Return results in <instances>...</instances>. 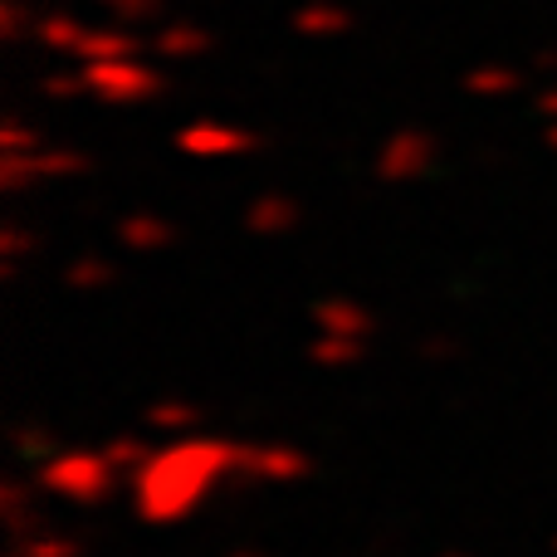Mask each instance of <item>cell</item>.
I'll return each instance as SVG.
<instances>
[{
    "mask_svg": "<svg viewBox=\"0 0 557 557\" xmlns=\"http://www.w3.org/2000/svg\"><path fill=\"white\" fill-rule=\"evenodd\" d=\"M88 78V94L98 103H113V108H137L147 98H157L166 88L162 69L143 64V59H103V64H84Z\"/></svg>",
    "mask_w": 557,
    "mask_h": 557,
    "instance_id": "3957f363",
    "label": "cell"
},
{
    "mask_svg": "<svg viewBox=\"0 0 557 557\" xmlns=\"http://www.w3.org/2000/svg\"><path fill=\"white\" fill-rule=\"evenodd\" d=\"M533 69H539V74H557V49H539V54H533Z\"/></svg>",
    "mask_w": 557,
    "mask_h": 557,
    "instance_id": "f546056e",
    "label": "cell"
},
{
    "mask_svg": "<svg viewBox=\"0 0 557 557\" xmlns=\"http://www.w3.org/2000/svg\"><path fill=\"white\" fill-rule=\"evenodd\" d=\"M117 470L103 450H54L49 460L35 465V484L39 494L49 499H64V504H78V509H98L117 494Z\"/></svg>",
    "mask_w": 557,
    "mask_h": 557,
    "instance_id": "7a4b0ae2",
    "label": "cell"
},
{
    "mask_svg": "<svg viewBox=\"0 0 557 557\" xmlns=\"http://www.w3.org/2000/svg\"><path fill=\"white\" fill-rule=\"evenodd\" d=\"M543 143H548V152L557 157V123H548V133H543Z\"/></svg>",
    "mask_w": 557,
    "mask_h": 557,
    "instance_id": "4dcf8cb0",
    "label": "cell"
},
{
    "mask_svg": "<svg viewBox=\"0 0 557 557\" xmlns=\"http://www.w3.org/2000/svg\"><path fill=\"white\" fill-rule=\"evenodd\" d=\"M450 352H455L450 337H425L421 343V357H450Z\"/></svg>",
    "mask_w": 557,
    "mask_h": 557,
    "instance_id": "f1b7e54d",
    "label": "cell"
},
{
    "mask_svg": "<svg viewBox=\"0 0 557 557\" xmlns=\"http://www.w3.org/2000/svg\"><path fill=\"white\" fill-rule=\"evenodd\" d=\"M113 278H117V264L103 260V255H78L64 270V284L74 288V294H98V288H108Z\"/></svg>",
    "mask_w": 557,
    "mask_h": 557,
    "instance_id": "d6986e66",
    "label": "cell"
},
{
    "mask_svg": "<svg viewBox=\"0 0 557 557\" xmlns=\"http://www.w3.org/2000/svg\"><path fill=\"white\" fill-rule=\"evenodd\" d=\"M313 474V455L298 445H245L240 460V490H284Z\"/></svg>",
    "mask_w": 557,
    "mask_h": 557,
    "instance_id": "8992f818",
    "label": "cell"
},
{
    "mask_svg": "<svg viewBox=\"0 0 557 557\" xmlns=\"http://www.w3.org/2000/svg\"><path fill=\"white\" fill-rule=\"evenodd\" d=\"M0 513H5L10 539H35V533H45V523H39V484L29 490V484H20V480H0Z\"/></svg>",
    "mask_w": 557,
    "mask_h": 557,
    "instance_id": "8fae6325",
    "label": "cell"
},
{
    "mask_svg": "<svg viewBox=\"0 0 557 557\" xmlns=\"http://www.w3.org/2000/svg\"><path fill=\"white\" fill-rule=\"evenodd\" d=\"M352 25H357L352 10L337 5V0H313V5L294 10V29L304 39H337V35H347Z\"/></svg>",
    "mask_w": 557,
    "mask_h": 557,
    "instance_id": "5bb4252c",
    "label": "cell"
},
{
    "mask_svg": "<svg viewBox=\"0 0 557 557\" xmlns=\"http://www.w3.org/2000/svg\"><path fill=\"white\" fill-rule=\"evenodd\" d=\"M367 343H357V337H327L318 333L313 343H308V362L323 367V372H352L357 362H362Z\"/></svg>",
    "mask_w": 557,
    "mask_h": 557,
    "instance_id": "e0dca14e",
    "label": "cell"
},
{
    "mask_svg": "<svg viewBox=\"0 0 557 557\" xmlns=\"http://www.w3.org/2000/svg\"><path fill=\"white\" fill-rule=\"evenodd\" d=\"M308 318H313V327L318 333H327V337H357V343H367V337L376 333V318L367 313L357 298H343V294L318 298Z\"/></svg>",
    "mask_w": 557,
    "mask_h": 557,
    "instance_id": "ba28073f",
    "label": "cell"
},
{
    "mask_svg": "<svg viewBox=\"0 0 557 557\" xmlns=\"http://www.w3.org/2000/svg\"><path fill=\"white\" fill-rule=\"evenodd\" d=\"M152 54L172 59V64H182V59H201V54H211V35H206L196 20H166V25L152 35Z\"/></svg>",
    "mask_w": 557,
    "mask_h": 557,
    "instance_id": "7c38bea8",
    "label": "cell"
},
{
    "mask_svg": "<svg viewBox=\"0 0 557 557\" xmlns=\"http://www.w3.org/2000/svg\"><path fill=\"white\" fill-rule=\"evenodd\" d=\"M39 94L45 98H84L88 78H84V69H78V74H45L39 78Z\"/></svg>",
    "mask_w": 557,
    "mask_h": 557,
    "instance_id": "4316f807",
    "label": "cell"
},
{
    "mask_svg": "<svg viewBox=\"0 0 557 557\" xmlns=\"http://www.w3.org/2000/svg\"><path fill=\"white\" fill-rule=\"evenodd\" d=\"M152 450H157V445H152V441H143V435H113V441L103 445V455H108V460H113L123 474H133Z\"/></svg>",
    "mask_w": 557,
    "mask_h": 557,
    "instance_id": "603a6c76",
    "label": "cell"
},
{
    "mask_svg": "<svg viewBox=\"0 0 557 557\" xmlns=\"http://www.w3.org/2000/svg\"><path fill=\"white\" fill-rule=\"evenodd\" d=\"M84 35H88V25H78V15H64V10H54V15H45L35 25V39L59 59H74Z\"/></svg>",
    "mask_w": 557,
    "mask_h": 557,
    "instance_id": "2e32d148",
    "label": "cell"
},
{
    "mask_svg": "<svg viewBox=\"0 0 557 557\" xmlns=\"http://www.w3.org/2000/svg\"><path fill=\"white\" fill-rule=\"evenodd\" d=\"M35 25H39V15H29L20 0H0V35H5V39L35 35Z\"/></svg>",
    "mask_w": 557,
    "mask_h": 557,
    "instance_id": "484cf974",
    "label": "cell"
},
{
    "mask_svg": "<svg viewBox=\"0 0 557 557\" xmlns=\"http://www.w3.org/2000/svg\"><path fill=\"white\" fill-rule=\"evenodd\" d=\"M39 147H45V137H39L35 127H25V123L0 127V157H29V152H39Z\"/></svg>",
    "mask_w": 557,
    "mask_h": 557,
    "instance_id": "cb8c5ba5",
    "label": "cell"
},
{
    "mask_svg": "<svg viewBox=\"0 0 557 557\" xmlns=\"http://www.w3.org/2000/svg\"><path fill=\"white\" fill-rule=\"evenodd\" d=\"M10 450L20 455V460H49V455L54 450H64V445L54 441V431H49V425H15V431H10Z\"/></svg>",
    "mask_w": 557,
    "mask_h": 557,
    "instance_id": "44dd1931",
    "label": "cell"
},
{
    "mask_svg": "<svg viewBox=\"0 0 557 557\" xmlns=\"http://www.w3.org/2000/svg\"><path fill=\"white\" fill-rule=\"evenodd\" d=\"M88 166L94 162H88L84 152H74V147L45 143L29 157H0V186H5V191H25V186H39V182H69V176H84Z\"/></svg>",
    "mask_w": 557,
    "mask_h": 557,
    "instance_id": "5b68a950",
    "label": "cell"
},
{
    "mask_svg": "<svg viewBox=\"0 0 557 557\" xmlns=\"http://www.w3.org/2000/svg\"><path fill=\"white\" fill-rule=\"evenodd\" d=\"M460 84H465V94L470 98H509V94H519L523 88V74L519 69H509V64H480V69H470Z\"/></svg>",
    "mask_w": 557,
    "mask_h": 557,
    "instance_id": "ac0fdd59",
    "label": "cell"
},
{
    "mask_svg": "<svg viewBox=\"0 0 557 557\" xmlns=\"http://www.w3.org/2000/svg\"><path fill=\"white\" fill-rule=\"evenodd\" d=\"M445 557H470V553H445Z\"/></svg>",
    "mask_w": 557,
    "mask_h": 557,
    "instance_id": "d6a6232c",
    "label": "cell"
},
{
    "mask_svg": "<svg viewBox=\"0 0 557 557\" xmlns=\"http://www.w3.org/2000/svg\"><path fill=\"white\" fill-rule=\"evenodd\" d=\"M143 54V39L133 29H117V25H88L84 45H78V64H103V59H137Z\"/></svg>",
    "mask_w": 557,
    "mask_h": 557,
    "instance_id": "4fadbf2b",
    "label": "cell"
},
{
    "mask_svg": "<svg viewBox=\"0 0 557 557\" xmlns=\"http://www.w3.org/2000/svg\"><path fill=\"white\" fill-rule=\"evenodd\" d=\"M166 0H103V10L113 20H123V25H147V20L162 15Z\"/></svg>",
    "mask_w": 557,
    "mask_h": 557,
    "instance_id": "d4e9b609",
    "label": "cell"
},
{
    "mask_svg": "<svg viewBox=\"0 0 557 557\" xmlns=\"http://www.w3.org/2000/svg\"><path fill=\"white\" fill-rule=\"evenodd\" d=\"M533 108H539L548 123H557V84H548V88H539V98H533Z\"/></svg>",
    "mask_w": 557,
    "mask_h": 557,
    "instance_id": "83f0119b",
    "label": "cell"
},
{
    "mask_svg": "<svg viewBox=\"0 0 557 557\" xmlns=\"http://www.w3.org/2000/svg\"><path fill=\"white\" fill-rule=\"evenodd\" d=\"M245 445L225 435H172V445L152 450L127 474V499L147 529H176L211 504L225 480H240Z\"/></svg>",
    "mask_w": 557,
    "mask_h": 557,
    "instance_id": "6da1fadb",
    "label": "cell"
},
{
    "mask_svg": "<svg viewBox=\"0 0 557 557\" xmlns=\"http://www.w3.org/2000/svg\"><path fill=\"white\" fill-rule=\"evenodd\" d=\"M225 557H270L264 548H235V553H225Z\"/></svg>",
    "mask_w": 557,
    "mask_h": 557,
    "instance_id": "1f68e13d",
    "label": "cell"
},
{
    "mask_svg": "<svg viewBox=\"0 0 557 557\" xmlns=\"http://www.w3.org/2000/svg\"><path fill=\"white\" fill-rule=\"evenodd\" d=\"M172 240H176L172 221L157 211H133L117 221V245L133 255H162V250H172Z\"/></svg>",
    "mask_w": 557,
    "mask_h": 557,
    "instance_id": "9c48e42d",
    "label": "cell"
},
{
    "mask_svg": "<svg viewBox=\"0 0 557 557\" xmlns=\"http://www.w3.org/2000/svg\"><path fill=\"white\" fill-rule=\"evenodd\" d=\"M260 147V137L250 127L215 123V117H196V123L176 127V152L196 157V162H225V157H245Z\"/></svg>",
    "mask_w": 557,
    "mask_h": 557,
    "instance_id": "52a82bcc",
    "label": "cell"
},
{
    "mask_svg": "<svg viewBox=\"0 0 557 557\" xmlns=\"http://www.w3.org/2000/svg\"><path fill=\"white\" fill-rule=\"evenodd\" d=\"M5 557H84V543L69 533H35V539H15Z\"/></svg>",
    "mask_w": 557,
    "mask_h": 557,
    "instance_id": "ffe728a7",
    "label": "cell"
},
{
    "mask_svg": "<svg viewBox=\"0 0 557 557\" xmlns=\"http://www.w3.org/2000/svg\"><path fill=\"white\" fill-rule=\"evenodd\" d=\"M435 152H441L435 133H425V127H401V133H392L382 147H376L372 172H376V182H386V186L421 182V176L435 166Z\"/></svg>",
    "mask_w": 557,
    "mask_h": 557,
    "instance_id": "277c9868",
    "label": "cell"
},
{
    "mask_svg": "<svg viewBox=\"0 0 557 557\" xmlns=\"http://www.w3.org/2000/svg\"><path fill=\"white\" fill-rule=\"evenodd\" d=\"M35 245H39V240L25 231V225H15V221H10L5 231H0V274H5V278H15L20 260H25V255L35 250Z\"/></svg>",
    "mask_w": 557,
    "mask_h": 557,
    "instance_id": "7402d4cb",
    "label": "cell"
},
{
    "mask_svg": "<svg viewBox=\"0 0 557 557\" xmlns=\"http://www.w3.org/2000/svg\"><path fill=\"white\" fill-rule=\"evenodd\" d=\"M201 406L196 401H176V396H166V401H152L143 411V421H147V431H157V435H196L201 431Z\"/></svg>",
    "mask_w": 557,
    "mask_h": 557,
    "instance_id": "9a60e30c",
    "label": "cell"
},
{
    "mask_svg": "<svg viewBox=\"0 0 557 557\" xmlns=\"http://www.w3.org/2000/svg\"><path fill=\"white\" fill-rule=\"evenodd\" d=\"M553 553H557V543H553Z\"/></svg>",
    "mask_w": 557,
    "mask_h": 557,
    "instance_id": "836d02e7",
    "label": "cell"
},
{
    "mask_svg": "<svg viewBox=\"0 0 557 557\" xmlns=\"http://www.w3.org/2000/svg\"><path fill=\"white\" fill-rule=\"evenodd\" d=\"M298 225V201L284 191H264L245 206V231L260 235V240H274V235H288Z\"/></svg>",
    "mask_w": 557,
    "mask_h": 557,
    "instance_id": "30bf717a",
    "label": "cell"
}]
</instances>
